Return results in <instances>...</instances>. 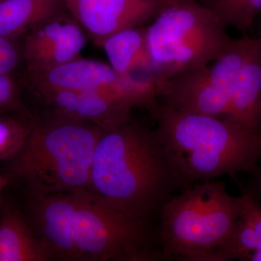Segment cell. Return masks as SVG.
<instances>
[{"label": "cell", "mask_w": 261, "mask_h": 261, "mask_svg": "<svg viewBox=\"0 0 261 261\" xmlns=\"http://www.w3.org/2000/svg\"><path fill=\"white\" fill-rule=\"evenodd\" d=\"M177 188L156 130L132 119L104 130L88 191L118 210L151 221Z\"/></svg>", "instance_id": "obj_1"}, {"label": "cell", "mask_w": 261, "mask_h": 261, "mask_svg": "<svg viewBox=\"0 0 261 261\" xmlns=\"http://www.w3.org/2000/svg\"><path fill=\"white\" fill-rule=\"evenodd\" d=\"M156 130L176 187L250 173L261 158V132L226 118L180 112L161 105Z\"/></svg>", "instance_id": "obj_2"}, {"label": "cell", "mask_w": 261, "mask_h": 261, "mask_svg": "<svg viewBox=\"0 0 261 261\" xmlns=\"http://www.w3.org/2000/svg\"><path fill=\"white\" fill-rule=\"evenodd\" d=\"M101 127L47 114L34 118L25 144L8 161L5 176L23 187L30 199L88 190Z\"/></svg>", "instance_id": "obj_3"}, {"label": "cell", "mask_w": 261, "mask_h": 261, "mask_svg": "<svg viewBox=\"0 0 261 261\" xmlns=\"http://www.w3.org/2000/svg\"><path fill=\"white\" fill-rule=\"evenodd\" d=\"M243 207L224 182L208 180L172 196L160 212L158 238L164 260L216 261Z\"/></svg>", "instance_id": "obj_4"}, {"label": "cell", "mask_w": 261, "mask_h": 261, "mask_svg": "<svg viewBox=\"0 0 261 261\" xmlns=\"http://www.w3.org/2000/svg\"><path fill=\"white\" fill-rule=\"evenodd\" d=\"M147 38L156 86L181 72L217 61L234 40L216 15L197 0L168 5L147 25Z\"/></svg>", "instance_id": "obj_5"}, {"label": "cell", "mask_w": 261, "mask_h": 261, "mask_svg": "<svg viewBox=\"0 0 261 261\" xmlns=\"http://www.w3.org/2000/svg\"><path fill=\"white\" fill-rule=\"evenodd\" d=\"M75 261L164 260L151 221L133 217L88 190L75 191ZM160 245V244H159Z\"/></svg>", "instance_id": "obj_6"}, {"label": "cell", "mask_w": 261, "mask_h": 261, "mask_svg": "<svg viewBox=\"0 0 261 261\" xmlns=\"http://www.w3.org/2000/svg\"><path fill=\"white\" fill-rule=\"evenodd\" d=\"M253 41L254 37L243 34L217 61L181 72L156 86L161 105L180 112L225 118Z\"/></svg>", "instance_id": "obj_7"}, {"label": "cell", "mask_w": 261, "mask_h": 261, "mask_svg": "<svg viewBox=\"0 0 261 261\" xmlns=\"http://www.w3.org/2000/svg\"><path fill=\"white\" fill-rule=\"evenodd\" d=\"M34 94L54 91L96 92L121 99L133 108H144L152 117L161 104L155 84L120 74L109 64L80 58L51 69L25 73Z\"/></svg>", "instance_id": "obj_8"}, {"label": "cell", "mask_w": 261, "mask_h": 261, "mask_svg": "<svg viewBox=\"0 0 261 261\" xmlns=\"http://www.w3.org/2000/svg\"><path fill=\"white\" fill-rule=\"evenodd\" d=\"M179 0H65V6L97 47L113 34L150 23Z\"/></svg>", "instance_id": "obj_9"}, {"label": "cell", "mask_w": 261, "mask_h": 261, "mask_svg": "<svg viewBox=\"0 0 261 261\" xmlns=\"http://www.w3.org/2000/svg\"><path fill=\"white\" fill-rule=\"evenodd\" d=\"M87 38L68 10L38 24L24 36L25 73L44 71L82 58Z\"/></svg>", "instance_id": "obj_10"}, {"label": "cell", "mask_w": 261, "mask_h": 261, "mask_svg": "<svg viewBox=\"0 0 261 261\" xmlns=\"http://www.w3.org/2000/svg\"><path fill=\"white\" fill-rule=\"evenodd\" d=\"M76 204L75 191L29 200L25 216L51 260L75 261L73 228Z\"/></svg>", "instance_id": "obj_11"}, {"label": "cell", "mask_w": 261, "mask_h": 261, "mask_svg": "<svg viewBox=\"0 0 261 261\" xmlns=\"http://www.w3.org/2000/svg\"><path fill=\"white\" fill-rule=\"evenodd\" d=\"M47 114L92 123L110 129L132 118L130 105L96 92L54 91L36 94Z\"/></svg>", "instance_id": "obj_12"}, {"label": "cell", "mask_w": 261, "mask_h": 261, "mask_svg": "<svg viewBox=\"0 0 261 261\" xmlns=\"http://www.w3.org/2000/svg\"><path fill=\"white\" fill-rule=\"evenodd\" d=\"M224 118L248 128H261V37H254L250 53L245 61Z\"/></svg>", "instance_id": "obj_13"}, {"label": "cell", "mask_w": 261, "mask_h": 261, "mask_svg": "<svg viewBox=\"0 0 261 261\" xmlns=\"http://www.w3.org/2000/svg\"><path fill=\"white\" fill-rule=\"evenodd\" d=\"M50 253L25 214L10 202H0V261H49Z\"/></svg>", "instance_id": "obj_14"}, {"label": "cell", "mask_w": 261, "mask_h": 261, "mask_svg": "<svg viewBox=\"0 0 261 261\" xmlns=\"http://www.w3.org/2000/svg\"><path fill=\"white\" fill-rule=\"evenodd\" d=\"M101 47L109 65L120 74L155 84L147 44V25L116 33L106 39Z\"/></svg>", "instance_id": "obj_15"}, {"label": "cell", "mask_w": 261, "mask_h": 261, "mask_svg": "<svg viewBox=\"0 0 261 261\" xmlns=\"http://www.w3.org/2000/svg\"><path fill=\"white\" fill-rule=\"evenodd\" d=\"M66 10L65 0L0 2V37L17 39L38 24Z\"/></svg>", "instance_id": "obj_16"}, {"label": "cell", "mask_w": 261, "mask_h": 261, "mask_svg": "<svg viewBox=\"0 0 261 261\" xmlns=\"http://www.w3.org/2000/svg\"><path fill=\"white\" fill-rule=\"evenodd\" d=\"M226 29L246 34L261 13V0H200Z\"/></svg>", "instance_id": "obj_17"}, {"label": "cell", "mask_w": 261, "mask_h": 261, "mask_svg": "<svg viewBox=\"0 0 261 261\" xmlns=\"http://www.w3.org/2000/svg\"><path fill=\"white\" fill-rule=\"evenodd\" d=\"M258 242L251 220L246 211L241 214L224 243L216 252V261H250Z\"/></svg>", "instance_id": "obj_18"}, {"label": "cell", "mask_w": 261, "mask_h": 261, "mask_svg": "<svg viewBox=\"0 0 261 261\" xmlns=\"http://www.w3.org/2000/svg\"><path fill=\"white\" fill-rule=\"evenodd\" d=\"M34 118L27 112L0 116V161H11L19 153L32 129Z\"/></svg>", "instance_id": "obj_19"}, {"label": "cell", "mask_w": 261, "mask_h": 261, "mask_svg": "<svg viewBox=\"0 0 261 261\" xmlns=\"http://www.w3.org/2000/svg\"><path fill=\"white\" fill-rule=\"evenodd\" d=\"M11 113H25V108L12 75L0 74V116Z\"/></svg>", "instance_id": "obj_20"}, {"label": "cell", "mask_w": 261, "mask_h": 261, "mask_svg": "<svg viewBox=\"0 0 261 261\" xmlns=\"http://www.w3.org/2000/svg\"><path fill=\"white\" fill-rule=\"evenodd\" d=\"M23 59L17 39L0 37V74L12 75Z\"/></svg>", "instance_id": "obj_21"}, {"label": "cell", "mask_w": 261, "mask_h": 261, "mask_svg": "<svg viewBox=\"0 0 261 261\" xmlns=\"http://www.w3.org/2000/svg\"><path fill=\"white\" fill-rule=\"evenodd\" d=\"M241 190L244 210L246 211L251 220L258 242V247L250 261H261V205L250 194L245 190Z\"/></svg>", "instance_id": "obj_22"}, {"label": "cell", "mask_w": 261, "mask_h": 261, "mask_svg": "<svg viewBox=\"0 0 261 261\" xmlns=\"http://www.w3.org/2000/svg\"><path fill=\"white\" fill-rule=\"evenodd\" d=\"M250 174V181L247 185L241 187V190L250 194L261 205V166H257Z\"/></svg>", "instance_id": "obj_23"}, {"label": "cell", "mask_w": 261, "mask_h": 261, "mask_svg": "<svg viewBox=\"0 0 261 261\" xmlns=\"http://www.w3.org/2000/svg\"><path fill=\"white\" fill-rule=\"evenodd\" d=\"M9 179L5 175H0V202H1L2 194L5 187L9 185Z\"/></svg>", "instance_id": "obj_24"}, {"label": "cell", "mask_w": 261, "mask_h": 261, "mask_svg": "<svg viewBox=\"0 0 261 261\" xmlns=\"http://www.w3.org/2000/svg\"><path fill=\"white\" fill-rule=\"evenodd\" d=\"M256 36H257V37H261V29H260V32H259L258 34H257Z\"/></svg>", "instance_id": "obj_25"}, {"label": "cell", "mask_w": 261, "mask_h": 261, "mask_svg": "<svg viewBox=\"0 0 261 261\" xmlns=\"http://www.w3.org/2000/svg\"><path fill=\"white\" fill-rule=\"evenodd\" d=\"M7 1V0H0V2Z\"/></svg>", "instance_id": "obj_26"}, {"label": "cell", "mask_w": 261, "mask_h": 261, "mask_svg": "<svg viewBox=\"0 0 261 261\" xmlns=\"http://www.w3.org/2000/svg\"><path fill=\"white\" fill-rule=\"evenodd\" d=\"M179 1H181V0H179Z\"/></svg>", "instance_id": "obj_27"}, {"label": "cell", "mask_w": 261, "mask_h": 261, "mask_svg": "<svg viewBox=\"0 0 261 261\" xmlns=\"http://www.w3.org/2000/svg\"><path fill=\"white\" fill-rule=\"evenodd\" d=\"M260 132H261V128H260Z\"/></svg>", "instance_id": "obj_28"}]
</instances>
